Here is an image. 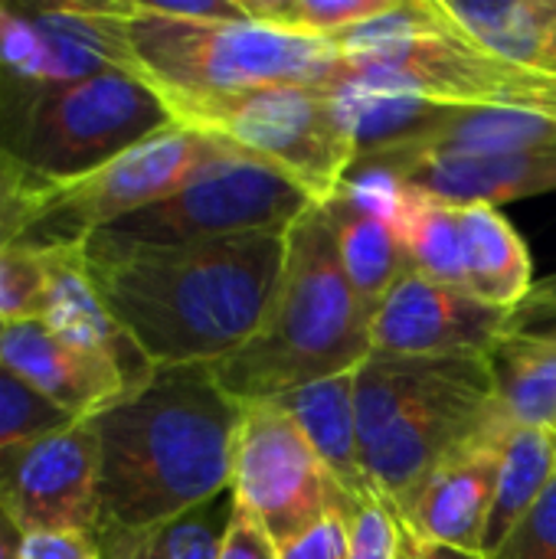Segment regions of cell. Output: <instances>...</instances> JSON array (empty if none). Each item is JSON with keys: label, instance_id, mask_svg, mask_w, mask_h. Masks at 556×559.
<instances>
[{"label": "cell", "instance_id": "1", "mask_svg": "<svg viewBox=\"0 0 556 559\" xmlns=\"http://www.w3.org/2000/svg\"><path fill=\"white\" fill-rule=\"evenodd\" d=\"M288 233L147 246L92 233L85 272L154 370L213 367L265 321L285 269Z\"/></svg>", "mask_w": 556, "mask_h": 559}, {"label": "cell", "instance_id": "40", "mask_svg": "<svg viewBox=\"0 0 556 559\" xmlns=\"http://www.w3.org/2000/svg\"><path fill=\"white\" fill-rule=\"evenodd\" d=\"M0 334H3V324H0Z\"/></svg>", "mask_w": 556, "mask_h": 559}, {"label": "cell", "instance_id": "28", "mask_svg": "<svg viewBox=\"0 0 556 559\" xmlns=\"http://www.w3.org/2000/svg\"><path fill=\"white\" fill-rule=\"evenodd\" d=\"M397 3L400 0H242L256 23L328 43L374 16L390 13Z\"/></svg>", "mask_w": 556, "mask_h": 559}, {"label": "cell", "instance_id": "11", "mask_svg": "<svg viewBox=\"0 0 556 559\" xmlns=\"http://www.w3.org/2000/svg\"><path fill=\"white\" fill-rule=\"evenodd\" d=\"M229 491L236 508L262 524L279 547L331 514L351 518L357 511L298 423L275 403L242 406Z\"/></svg>", "mask_w": 556, "mask_h": 559}, {"label": "cell", "instance_id": "38", "mask_svg": "<svg viewBox=\"0 0 556 559\" xmlns=\"http://www.w3.org/2000/svg\"><path fill=\"white\" fill-rule=\"evenodd\" d=\"M20 544H23V531L10 521V514L0 508V559L20 557Z\"/></svg>", "mask_w": 556, "mask_h": 559}, {"label": "cell", "instance_id": "13", "mask_svg": "<svg viewBox=\"0 0 556 559\" xmlns=\"http://www.w3.org/2000/svg\"><path fill=\"white\" fill-rule=\"evenodd\" d=\"M0 508L23 534L98 531V439L92 419L0 452Z\"/></svg>", "mask_w": 556, "mask_h": 559}, {"label": "cell", "instance_id": "19", "mask_svg": "<svg viewBox=\"0 0 556 559\" xmlns=\"http://www.w3.org/2000/svg\"><path fill=\"white\" fill-rule=\"evenodd\" d=\"M498 468H501V442L478 445L452 459L423 485L413 504L400 514V524L413 540L482 554Z\"/></svg>", "mask_w": 556, "mask_h": 559}, {"label": "cell", "instance_id": "26", "mask_svg": "<svg viewBox=\"0 0 556 559\" xmlns=\"http://www.w3.org/2000/svg\"><path fill=\"white\" fill-rule=\"evenodd\" d=\"M233 491L141 534L98 540L105 559H220L226 527L233 521Z\"/></svg>", "mask_w": 556, "mask_h": 559}, {"label": "cell", "instance_id": "16", "mask_svg": "<svg viewBox=\"0 0 556 559\" xmlns=\"http://www.w3.org/2000/svg\"><path fill=\"white\" fill-rule=\"evenodd\" d=\"M452 206H505L556 190V154H393L357 160Z\"/></svg>", "mask_w": 556, "mask_h": 559}, {"label": "cell", "instance_id": "17", "mask_svg": "<svg viewBox=\"0 0 556 559\" xmlns=\"http://www.w3.org/2000/svg\"><path fill=\"white\" fill-rule=\"evenodd\" d=\"M393 154H556V115L531 108H439L419 115L357 160Z\"/></svg>", "mask_w": 556, "mask_h": 559}, {"label": "cell", "instance_id": "5", "mask_svg": "<svg viewBox=\"0 0 556 559\" xmlns=\"http://www.w3.org/2000/svg\"><path fill=\"white\" fill-rule=\"evenodd\" d=\"M328 85L406 95L439 108H531L556 115V79L501 59L469 36L442 0H400L334 39Z\"/></svg>", "mask_w": 556, "mask_h": 559}, {"label": "cell", "instance_id": "14", "mask_svg": "<svg viewBox=\"0 0 556 559\" xmlns=\"http://www.w3.org/2000/svg\"><path fill=\"white\" fill-rule=\"evenodd\" d=\"M511 321L514 308L488 305L459 285L410 269L380 301L370 324V344L374 354L393 357H488L511 331Z\"/></svg>", "mask_w": 556, "mask_h": 559}, {"label": "cell", "instance_id": "30", "mask_svg": "<svg viewBox=\"0 0 556 559\" xmlns=\"http://www.w3.org/2000/svg\"><path fill=\"white\" fill-rule=\"evenodd\" d=\"M66 423H72V416L46 403L39 393H33L26 383L0 367V452L46 436Z\"/></svg>", "mask_w": 556, "mask_h": 559}, {"label": "cell", "instance_id": "37", "mask_svg": "<svg viewBox=\"0 0 556 559\" xmlns=\"http://www.w3.org/2000/svg\"><path fill=\"white\" fill-rule=\"evenodd\" d=\"M410 557L413 559H488L472 550H459V547H446V544H423L410 537Z\"/></svg>", "mask_w": 556, "mask_h": 559}, {"label": "cell", "instance_id": "18", "mask_svg": "<svg viewBox=\"0 0 556 559\" xmlns=\"http://www.w3.org/2000/svg\"><path fill=\"white\" fill-rule=\"evenodd\" d=\"M43 252H46L49 285H46L39 324L52 331L59 341L115 364L131 383V390H141L157 370L144 360V354L134 347V341L125 334V328L111 318L108 305L95 292L82 262V246L59 242V246H43Z\"/></svg>", "mask_w": 556, "mask_h": 559}, {"label": "cell", "instance_id": "9", "mask_svg": "<svg viewBox=\"0 0 556 559\" xmlns=\"http://www.w3.org/2000/svg\"><path fill=\"white\" fill-rule=\"evenodd\" d=\"M315 200L269 160L229 144L206 160L174 197L102 229L147 246L213 242L252 233H288Z\"/></svg>", "mask_w": 556, "mask_h": 559}, {"label": "cell", "instance_id": "36", "mask_svg": "<svg viewBox=\"0 0 556 559\" xmlns=\"http://www.w3.org/2000/svg\"><path fill=\"white\" fill-rule=\"evenodd\" d=\"M220 559H279V544L262 531V524L236 508L220 547Z\"/></svg>", "mask_w": 556, "mask_h": 559}, {"label": "cell", "instance_id": "23", "mask_svg": "<svg viewBox=\"0 0 556 559\" xmlns=\"http://www.w3.org/2000/svg\"><path fill=\"white\" fill-rule=\"evenodd\" d=\"M482 46L556 79V0H442Z\"/></svg>", "mask_w": 556, "mask_h": 559}, {"label": "cell", "instance_id": "29", "mask_svg": "<svg viewBox=\"0 0 556 559\" xmlns=\"http://www.w3.org/2000/svg\"><path fill=\"white\" fill-rule=\"evenodd\" d=\"M49 285L46 252L33 242H0V324L39 321Z\"/></svg>", "mask_w": 556, "mask_h": 559}, {"label": "cell", "instance_id": "7", "mask_svg": "<svg viewBox=\"0 0 556 559\" xmlns=\"http://www.w3.org/2000/svg\"><path fill=\"white\" fill-rule=\"evenodd\" d=\"M170 124L177 118L147 82L125 69H105L39 95L3 151L29 177L62 187L95 174Z\"/></svg>", "mask_w": 556, "mask_h": 559}, {"label": "cell", "instance_id": "34", "mask_svg": "<svg viewBox=\"0 0 556 559\" xmlns=\"http://www.w3.org/2000/svg\"><path fill=\"white\" fill-rule=\"evenodd\" d=\"M16 559H105V554L88 531H39L23 534Z\"/></svg>", "mask_w": 556, "mask_h": 559}, {"label": "cell", "instance_id": "31", "mask_svg": "<svg viewBox=\"0 0 556 559\" xmlns=\"http://www.w3.org/2000/svg\"><path fill=\"white\" fill-rule=\"evenodd\" d=\"M410 534L380 498L357 504L347 524V559H406Z\"/></svg>", "mask_w": 556, "mask_h": 559}, {"label": "cell", "instance_id": "22", "mask_svg": "<svg viewBox=\"0 0 556 559\" xmlns=\"http://www.w3.org/2000/svg\"><path fill=\"white\" fill-rule=\"evenodd\" d=\"M465 292L475 298L518 308L531 295V252L511 219L488 203L459 206Z\"/></svg>", "mask_w": 556, "mask_h": 559}, {"label": "cell", "instance_id": "4", "mask_svg": "<svg viewBox=\"0 0 556 559\" xmlns=\"http://www.w3.org/2000/svg\"><path fill=\"white\" fill-rule=\"evenodd\" d=\"M285 239V269L262 328L210 367L239 406L272 403L308 383L354 373L374 354V318L344 272L324 203L305 210Z\"/></svg>", "mask_w": 556, "mask_h": 559}, {"label": "cell", "instance_id": "25", "mask_svg": "<svg viewBox=\"0 0 556 559\" xmlns=\"http://www.w3.org/2000/svg\"><path fill=\"white\" fill-rule=\"evenodd\" d=\"M556 475V432L508 426L482 554L492 559Z\"/></svg>", "mask_w": 556, "mask_h": 559}, {"label": "cell", "instance_id": "21", "mask_svg": "<svg viewBox=\"0 0 556 559\" xmlns=\"http://www.w3.org/2000/svg\"><path fill=\"white\" fill-rule=\"evenodd\" d=\"M272 403L282 406L298 423V429L305 432V439L311 442L318 459L328 465L334 481L357 504L367 498H377L364 475V465H360L354 373H338V377L308 383V386L292 390Z\"/></svg>", "mask_w": 556, "mask_h": 559}, {"label": "cell", "instance_id": "3", "mask_svg": "<svg viewBox=\"0 0 556 559\" xmlns=\"http://www.w3.org/2000/svg\"><path fill=\"white\" fill-rule=\"evenodd\" d=\"M354 396L364 475L397 518L439 468L511 426L482 354H370L354 370Z\"/></svg>", "mask_w": 556, "mask_h": 559}, {"label": "cell", "instance_id": "27", "mask_svg": "<svg viewBox=\"0 0 556 559\" xmlns=\"http://www.w3.org/2000/svg\"><path fill=\"white\" fill-rule=\"evenodd\" d=\"M400 239L406 242V252L416 272L436 282L465 288L459 206L433 200L416 190V200L400 226Z\"/></svg>", "mask_w": 556, "mask_h": 559}, {"label": "cell", "instance_id": "2", "mask_svg": "<svg viewBox=\"0 0 556 559\" xmlns=\"http://www.w3.org/2000/svg\"><path fill=\"white\" fill-rule=\"evenodd\" d=\"M242 406L210 367L157 370L92 416L98 439V540L167 524L233 485Z\"/></svg>", "mask_w": 556, "mask_h": 559}, {"label": "cell", "instance_id": "12", "mask_svg": "<svg viewBox=\"0 0 556 559\" xmlns=\"http://www.w3.org/2000/svg\"><path fill=\"white\" fill-rule=\"evenodd\" d=\"M233 141L206 134L187 124H170L161 134L141 141L121 157L108 160L95 174L49 187L43 213L23 242L59 246L82 242L92 233L115 226L118 219L147 210L174 197L206 160L223 154Z\"/></svg>", "mask_w": 556, "mask_h": 559}, {"label": "cell", "instance_id": "10", "mask_svg": "<svg viewBox=\"0 0 556 559\" xmlns=\"http://www.w3.org/2000/svg\"><path fill=\"white\" fill-rule=\"evenodd\" d=\"M105 69L131 72V56L121 23L98 0H0V147L39 95Z\"/></svg>", "mask_w": 556, "mask_h": 559}, {"label": "cell", "instance_id": "39", "mask_svg": "<svg viewBox=\"0 0 556 559\" xmlns=\"http://www.w3.org/2000/svg\"><path fill=\"white\" fill-rule=\"evenodd\" d=\"M406 559H413V557H410V544H406Z\"/></svg>", "mask_w": 556, "mask_h": 559}, {"label": "cell", "instance_id": "8", "mask_svg": "<svg viewBox=\"0 0 556 559\" xmlns=\"http://www.w3.org/2000/svg\"><path fill=\"white\" fill-rule=\"evenodd\" d=\"M187 128L220 134L269 160L315 203L341 193L360 154L347 102L328 82L252 88L200 108Z\"/></svg>", "mask_w": 556, "mask_h": 559}, {"label": "cell", "instance_id": "24", "mask_svg": "<svg viewBox=\"0 0 556 559\" xmlns=\"http://www.w3.org/2000/svg\"><path fill=\"white\" fill-rule=\"evenodd\" d=\"M324 210H328L334 236H338V252H341L344 272H347L360 305L374 318L380 301L387 298V292L413 269L406 242L397 236V229L387 219L364 210L344 190L334 200H328Z\"/></svg>", "mask_w": 556, "mask_h": 559}, {"label": "cell", "instance_id": "33", "mask_svg": "<svg viewBox=\"0 0 556 559\" xmlns=\"http://www.w3.org/2000/svg\"><path fill=\"white\" fill-rule=\"evenodd\" d=\"M141 10L177 23H246L242 0H138Z\"/></svg>", "mask_w": 556, "mask_h": 559}, {"label": "cell", "instance_id": "15", "mask_svg": "<svg viewBox=\"0 0 556 559\" xmlns=\"http://www.w3.org/2000/svg\"><path fill=\"white\" fill-rule=\"evenodd\" d=\"M0 367L72 419H92L134 393L115 364L59 341L39 321L3 328Z\"/></svg>", "mask_w": 556, "mask_h": 559}, {"label": "cell", "instance_id": "32", "mask_svg": "<svg viewBox=\"0 0 556 559\" xmlns=\"http://www.w3.org/2000/svg\"><path fill=\"white\" fill-rule=\"evenodd\" d=\"M492 559H556V475Z\"/></svg>", "mask_w": 556, "mask_h": 559}, {"label": "cell", "instance_id": "20", "mask_svg": "<svg viewBox=\"0 0 556 559\" xmlns=\"http://www.w3.org/2000/svg\"><path fill=\"white\" fill-rule=\"evenodd\" d=\"M537 288L514 308L511 331L488 354L495 396L511 426L556 432V324Z\"/></svg>", "mask_w": 556, "mask_h": 559}, {"label": "cell", "instance_id": "35", "mask_svg": "<svg viewBox=\"0 0 556 559\" xmlns=\"http://www.w3.org/2000/svg\"><path fill=\"white\" fill-rule=\"evenodd\" d=\"M347 524L351 518L331 514L311 531L279 547V559H347Z\"/></svg>", "mask_w": 556, "mask_h": 559}, {"label": "cell", "instance_id": "6", "mask_svg": "<svg viewBox=\"0 0 556 559\" xmlns=\"http://www.w3.org/2000/svg\"><path fill=\"white\" fill-rule=\"evenodd\" d=\"M98 3L121 23L131 75L147 82L180 124L200 108L252 88L321 85L338 66L334 43L292 36L256 20L177 23L141 10L138 0Z\"/></svg>", "mask_w": 556, "mask_h": 559}]
</instances>
